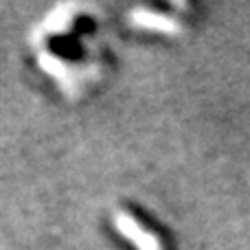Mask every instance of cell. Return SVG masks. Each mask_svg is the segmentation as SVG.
I'll return each instance as SVG.
<instances>
[{"label": "cell", "instance_id": "cell-1", "mask_svg": "<svg viewBox=\"0 0 250 250\" xmlns=\"http://www.w3.org/2000/svg\"><path fill=\"white\" fill-rule=\"evenodd\" d=\"M114 226H117L119 233H121L127 242H132L138 250H163L160 239L156 237L154 233H149V230H147L136 217L129 215V213H125V211L114 213Z\"/></svg>", "mask_w": 250, "mask_h": 250}, {"label": "cell", "instance_id": "cell-2", "mask_svg": "<svg viewBox=\"0 0 250 250\" xmlns=\"http://www.w3.org/2000/svg\"><path fill=\"white\" fill-rule=\"evenodd\" d=\"M132 22L141 29H149V31H160V33H178L180 31V24L173 22L169 16H163V13H154L149 9H136L132 13Z\"/></svg>", "mask_w": 250, "mask_h": 250}]
</instances>
